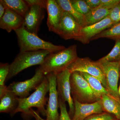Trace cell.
<instances>
[{
	"label": "cell",
	"mask_w": 120,
	"mask_h": 120,
	"mask_svg": "<svg viewBox=\"0 0 120 120\" xmlns=\"http://www.w3.org/2000/svg\"><path fill=\"white\" fill-rule=\"evenodd\" d=\"M49 91V83L46 75L43 81L33 93L24 98H18L19 104L15 112V114L21 112L25 118L34 116L32 107H36L38 112L42 115L46 116V109L45 106L48 98L46 96Z\"/></svg>",
	"instance_id": "obj_1"
},
{
	"label": "cell",
	"mask_w": 120,
	"mask_h": 120,
	"mask_svg": "<svg viewBox=\"0 0 120 120\" xmlns=\"http://www.w3.org/2000/svg\"><path fill=\"white\" fill-rule=\"evenodd\" d=\"M78 57L77 46L72 45L60 51L50 53L39 67L45 75L52 72L57 74L68 69Z\"/></svg>",
	"instance_id": "obj_2"
},
{
	"label": "cell",
	"mask_w": 120,
	"mask_h": 120,
	"mask_svg": "<svg viewBox=\"0 0 120 120\" xmlns=\"http://www.w3.org/2000/svg\"><path fill=\"white\" fill-rule=\"evenodd\" d=\"M15 32L17 35L20 52L45 50L55 52L65 48L63 46L54 45L42 40L38 35L28 32L22 26Z\"/></svg>",
	"instance_id": "obj_3"
},
{
	"label": "cell",
	"mask_w": 120,
	"mask_h": 120,
	"mask_svg": "<svg viewBox=\"0 0 120 120\" xmlns=\"http://www.w3.org/2000/svg\"><path fill=\"white\" fill-rule=\"evenodd\" d=\"M52 52L48 50L34 52H20L10 64L9 71L6 80L15 76L29 67L42 64L46 58Z\"/></svg>",
	"instance_id": "obj_4"
},
{
	"label": "cell",
	"mask_w": 120,
	"mask_h": 120,
	"mask_svg": "<svg viewBox=\"0 0 120 120\" xmlns=\"http://www.w3.org/2000/svg\"><path fill=\"white\" fill-rule=\"evenodd\" d=\"M71 94L73 99L82 103H93L99 100L88 82L79 72L71 73L70 77Z\"/></svg>",
	"instance_id": "obj_5"
},
{
	"label": "cell",
	"mask_w": 120,
	"mask_h": 120,
	"mask_svg": "<svg viewBox=\"0 0 120 120\" xmlns=\"http://www.w3.org/2000/svg\"><path fill=\"white\" fill-rule=\"evenodd\" d=\"M68 69L71 73L75 71L84 72L96 77L106 89L107 84L105 73L100 63L98 61H93L87 57H78Z\"/></svg>",
	"instance_id": "obj_6"
},
{
	"label": "cell",
	"mask_w": 120,
	"mask_h": 120,
	"mask_svg": "<svg viewBox=\"0 0 120 120\" xmlns=\"http://www.w3.org/2000/svg\"><path fill=\"white\" fill-rule=\"evenodd\" d=\"M45 75L39 67L32 78L23 82H13L8 86V88L14 92L19 98H27L30 95V91L38 87Z\"/></svg>",
	"instance_id": "obj_7"
},
{
	"label": "cell",
	"mask_w": 120,
	"mask_h": 120,
	"mask_svg": "<svg viewBox=\"0 0 120 120\" xmlns=\"http://www.w3.org/2000/svg\"><path fill=\"white\" fill-rule=\"evenodd\" d=\"M98 62L100 63L105 76L107 84L106 90L111 96L120 101L118 88L120 74V61Z\"/></svg>",
	"instance_id": "obj_8"
},
{
	"label": "cell",
	"mask_w": 120,
	"mask_h": 120,
	"mask_svg": "<svg viewBox=\"0 0 120 120\" xmlns=\"http://www.w3.org/2000/svg\"><path fill=\"white\" fill-rule=\"evenodd\" d=\"M71 75V72L68 69L57 73L56 74V83L59 98L68 103L69 108V114L72 119L75 109L73 99L71 97L70 80Z\"/></svg>",
	"instance_id": "obj_9"
},
{
	"label": "cell",
	"mask_w": 120,
	"mask_h": 120,
	"mask_svg": "<svg viewBox=\"0 0 120 120\" xmlns=\"http://www.w3.org/2000/svg\"><path fill=\"white\" fill-rule=\"evenodd\" d=\"M49 83V97L46 109L47 120H60L59 96L57 88L56 74L52 72L46 75Z\"/></svg>",
	"instance_id": "obj_10"
},
{
	"label": "cell",
	"mask_w": 120,
	"mask_h": 120,
	"mask_svg": "<svg viewBox=\"0 0 120 120\" xmlns=\"http://www.w3.org/2000/svg\"><path fill=\"white\" fill-rule=\"evenodd\" d=\"M82 27L72 15L64 11L56 34L65 40L75 39L79 36Z\"/></svg>",
	"instance_id": "obj_11"
},
{
	"label": "cell",
	"mask_w": 120,
	"mask_h": 120,
	"mask_svg": "<svg viewBox=\"0 0 120 120\" xmlns=\"http://www.w3.org/2000/svg\"><path fill=\"white\" fill-rule=\"evenodd\" d=\"M115 24L107 16L101 22L82 27L79 36L75 40L83 44H88L95 36Z\"/></svg>",
	"instance_id": "obj_12"
},
{
	"label": "cell",
	"mask_w": 120,
	"mask_h": 120,
	"mask_svg": "<svg viewBox=\"0 0 120 120\" xmlns=\"http://www.w3.org/2000/svg\"><path fill=\"white\" fill-rule=\"evenodd\" d=\"M45 9L38 5L30 6L23 17L22 26L27 31L37 35L45 17Z\"/></svg>",
	"instance_id": "obj_13"
},
{
	"label": "cell",
	"mask_w": 120,
	"mask_h": 120,
	"mask_svg": "<svg viewBox=\"0 0 120 120\" xmlns=\"http://www.w3.org/2000/svg\"><path fill=\"white\" fill-rule=\"evenodd\" d=\"M73 100L75 110L72 120H84L91 115L102 113L104 111L100 100L93 103H85L75 99Z\"/></svg>",
	"instance_id": "obj_14"
},
{
	"label": "cell",
	"mask_w": 120,
	"mask_h": 120,
	"mask_svg": "<svg viewBox=\"0 0 120 120\" xmlns=\"http://www.w3.org/2000/svg\"><path fill=\"white\" fill-rule=\"evenodd\" d=\"M47 24L49 31L56 33L62 19L64 11L56 0H47Z\"/></svg>",
	"instance_id": "obj_15"
},
{
	"label": "cell",
	"mask_w": 120,
	"mask_h": 120,
	"mask_svg": "<svg viewBox=\"0 0 120 120\" xmlns=\"http://www.w3.org/2000/svg\"><path fill=\"white\" fill-rule=\"evenodd\" d=\"M23 20L22 16L7 7L4 14L0 19V28L9 33L15 31L22 26Z\"/></svg>",
	"instance_id": "obj_16"
},
{
	"label": "cell",
	"mask_w": 120,
	"mask_h": 120,
	"mask_svg": "<svg viewBox=\"0 0 120 120\" xmlns=\"http://www.w3.org/2000/svg\"><path fill=\"white\" fill-rule=\"evenodd\" d=\"M18 98L14 92L8 89L0 98V113H9L11 116L15 115V112L19 106Z\"/></svg>",
	"instance_id": "obj_17"
},
{
	"label": "cell",
	"mask_w": 120,
	"mask_h": 120,
	"mask_svg": "<svg viewBox=\"0 0 120 120\" xmlns=\"http://www.w3.org/2000/svg\"><path fill=\"white\" fill-rule=\"evenodd\" d=\"M103 111L112 114L118 120H120V101L110 94H104L100 99Z\"/></svg>",
	"instance_id": "obj_18"
},
{
	"label": "cell",
	"mask_w": 120,
	"mask_h": 120,
	"mask_svg": "<svg viewBox=\"0 0 120 120\" xmlns=\"http://www.w3.org/2000/svg\"><path fill=\"white\" fill-rule=\"evenodd\" d=\"M110 10L101 7L91 9L89 13L85 15L86 26H90L101 22L108 16Z\"/></svg>",
	"instance_id": "obj_19"
},
{
	"label": "cell",
	"mask_w": 120,
	"mask_h": 120,
	"mask_svg": "<svg viewBox=\"0 0 120 120\" xmlns=\"http://www.w3.org/2000/svg\"><path fill=\"white\" fill-rule=\"evenodd\" d=\"M79 72L88 82L90 87L98 100H100L103 95L109 94L106 88L104 87L98 79L87 73Z\"/></svg>",
	"instance_id": "obj_20"
},
{
	"label": "cell",
	"mask_w": 120,
	"mask_h": 120,
	"mask_svg": "<svg viewBox=\"0 0 120 120\" xmlns=\"http://www.w3.org/2000/svg\"><path fill=\"white\" fill-rule=\"evenodd\" d=\"M63 11L68 12L72 16L82 27L86 26L84 15L79 12L74 8L71 0H56Z\"/></svg>",
	"instance_id": "obj_21"
},
{
	"label": "cell",
	"mask_w": 120,
	"mask_h": 120,
	"mask_svg": "<svg viewBox=\"0 0 120 120\" xmlns=\"http://www.w3.org/2000/svg\"><path fill=\"white\" fill-rule=\"evenodd\" d=\"M8 8L23 17L30 6L26 0H2Z\"/></svg>",
	"instance_id": "obj_22"
},
{
	"label": "cell",
	"mask_w": 120,
	"mask_h": 120,
	"mask_svg": "<svg viewBox=\"0 0 120 120\" xmlns=\"http://www.w3.org/2000/svg\"><path fill=\"white\" fill-rule=\"evenodd\" d=\"M101 38H106L116 40L120 39V22L101 32L94 37L92 40Z\"/></svg>",
	"instance_id": "obj_23"
},
{
	"label": "cell",
	"mask_w": 120,
	"mask_h": 120,
	"mask_svg": "<svg viewBox=\"0 0 120 120\" xmlns=\"http://www.w3.org/2000/svg\"><path fill=\"white\" fill-rule=\"evenodd\" d=\"M98 61L99 62L120 61V39L116 40L114 46L109 53Z\"/></svg>",
	"instance_id": "obj_24"
},
{
	"label": "cell",
	"mask_w": 120,
	"mask_h": 120,
	"mask_svg": "<svg viewBox=\"0 0 120 120\" xmlns=\"http://www.w3.org/2000/svg\"><path fill=\"white\" fill-rule=\"evenodd\" d=\"M71 1L74 8L82 15H85L91 10L84 0H71Z\"/></svg>",
	"instance_id": "obj_25"
},
{
	"label": "cell",
	"mask_w": 120,
	"mask_h": 120,
	"mask_svg": "<svg viewBox=\"0 0 120 120\" xmlns=\"http://www.w3.org/2000/svg\"><path fill=\"white\" fill-rule=\"evenodd\" d=\"M10 64L8 63H1L0 64V86H5L9 71Z\"/></svg>",
	"instance_id": "obj_26"
},
{
	"label": "cell",
	"mask_w": 120,
	"mask_h": 120,
	"mask_svg": "<svg viewBox=\"0 0 120 120\" xmlns=\"http://www.w3.org/2000/svg\"><path fill=\"white\" fill-rule=\"evenodd\" d=\"M84 120H117V119L110 114L103 112L102 113L91 115Z\"/></svg>",
	"instance_id": "obj_27"
},
{
	"label": "cell",
	"mask_w": 120,
	"mask_h": 120,
	"mask_svg": "<svg viewBox=\"0 0 120 120\" xmlns=\"http://www.w3.org/2000/svg\"><path fill=\"white\" fill-rule=\"evenodd\" d=\"M59 103L60 110V120H72L67 111L65 102L59 98Z\"/></svg>",
	"instance_id": "obj_28"
},
{
	"label": "cell",
	"mask_w": 120,
	"mask_h": 120,
	"mask_svg": "<svg viewBox=\"0 0 120 120\" xmlns=\"http://www.w3.org/2000/svg\"><path fill=\"white\" fill-rule=\"evenodd\" d=\"M108 16L115 24L120 22V3L111 9Z\"/></svg>",
	"instance_id": "obj_29"
},
{
	"label": "cell",
	"mask_w": 120,
	"mask_h": 120,
	"mask_svg": "<svg viewBox=\"0 0 120 120\" xmlns=\"http://www.w3.org/2000/svg\"><path fill=\"white\" fill-rule=\"evenodd\" d=\"M120 3V0H101V4L99 7L111 9Z\"/></svg>",
	"instance_id": "obj_30"
},
{
	"label": "cell",
	"mask_w": 120,
	"mask_h": 120,
	"mask_svg": "<svg viewBox=\"0 0 120 120\" xmlns=\"http://www.w3.org/2000/svg\"><path fill=\"white\" fill-rule=\"evenodd\" d=\"M29 6L36 5L46 9L47 0H26Z\"/></svg>",
	"instance_id": "obj_31"
},
{
	"label": "cell",
	"mask_w": 120,
	"mask_h": 120,
	"mask_svg": "<svg viewBox=\"0 0 120 120\" xmlns=\"http://www.w3.org/2000/svg\"><path fill=\"white\" fill-rule=\"evenodd\" d=\"M85 1L91 9L98 8L101 3V0H85Z\"/></svg>",
	"instance_id": "obj_32"
},
{
	"label": "cell",
	"mask_w": 120,
	"mask_h": 120,
	"mask_svg": "<svg viewBox=\"0 0 120 120\" xmlns=\"http://www.w3.org/2000/svg\"><path fill=\"white\" fill-rule=\"evenodd\" d=\"M7 7L2 1L0 0V19H1L5 12Z\"/></svg>",
	"instance_id": "obj_33"
},
{
	"label": "cell",
	"mask_w": 120,
	"mask_h": 120,
	"mask_svg": "<svg viewBox=\"0 0 120 120\" xmlns=\"http://www.w3.org/2000/svg\"><path fill=\"white\" fill-rule=\"evenodd\" d=\"M37 115H38V117H37V118H36L37 120H44L43 118H41V117L39 116V114H38V113H37Z\"/></svg>",
	"instance_id": "obj_34"
},
{
	"label": "cell",
	"mask_w": 120,
	"mask_h": 120,
	"mask_svg": "<svg viewBox=\"0 0 120 120\" xmlns=\"http://www.w3.org/2000/svg\"><path fill=\"white\" fill-rule=\"evenodd\" d=\"M118 93H119V94L120 95V86H119V88H118Z\"/></svg>",
	"instance_id": "obj_35"
}]
</instances>
